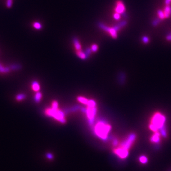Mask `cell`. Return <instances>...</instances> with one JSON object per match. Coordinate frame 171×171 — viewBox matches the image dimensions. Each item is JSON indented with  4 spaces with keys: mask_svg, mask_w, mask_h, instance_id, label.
<instances>
[{
    "mask_svg": "<svg viewBox=\"0 0 171 171\" xmlns=\"http://www.w3.org/2000/svg\"><path fill=\"white\" fill-rule=\"evenodd\" d=\"M110 129L111 126L110 125L103 122H100L96 126L95 132L99 137L103 139H106Z\"/></svg>",
    "mask_w": 171,
    "mask_h": 171,
    "instance_id": "1",
    "label": "cell"
},
{
    "mask_svg": "<svg viewBox=\"0 0 171 171\" xmlns=\"http://www.w3.org/2000/svg\"><path fill=\"white\" fill-rule=\"evenodd\" d=\"M45 113L47 115L56 119L61 123L64 124L66 122L64 114L58 109H48L46 110Z\"/></svg>",
    "mask_w": 171,
    "mask_h": 171,
    "instance_id": "2",
    "label": "cell"
},
{
    "mask_svg": "<svg viewBox=\"0 0 171 171\" xmlns=\"http://www.w3.org/2000/svg\"><path fill=\"white\" fill-rule=\"evenodd\" d=\"M165 118L164 116L159 113L155 114L152 119V124L154 125L159 130L162 127L165 126Z\"/></svg>",
    "mask_w": 171,
    "mask_h": 171,
    "instance_id": "3",
    "label": "cell"
},
{
    "mask_svg": "<svg viewBox=\"0 0 171 171\" xmlns=\"http://www.w3.org/2000/svg\"><path fill=\"white\" fill-rule=\"evenodd\" d=\"M136 137V136L135 134H131L128 137L121 143L120 147L128 150L135 140Z\"/></svg>",
    "mask_w": 171,
    "mask_h": 171,
    "instance_id": "4",
    "label": "cell"
},
{
    "mask_svg": "<svg viewBox=\"0 0 171 171\" xmlns=\"http://www.w3.org/2000/svg\"><path fill=\"white\" fill-rule=\"evenodd\" d=\"M98 26L102 30H103L104 31L109 33L113 38L116 39L117 37V31L114 28V27L110 28L101 22L98 23Z\"/></svg>",
    "mask_w": 171,
    "mask_h": 171,
    "instance_id": "5",
    "label": "cell"
},
{
    "mask_svg": "<svg viewBox=\"0 0 171 171\" xmlns=\"http://www.w3.org/2000/svg\"><path fill=\"white\" fill-rule=\"evenodd\" d=\"M86 112L87 117L89 120V123L90 124H92L94 122L95 116H96L97 113V108L96 107L93 108L88 107L87 109H86Z\"/></svg>",
    "mask_w": 171,
    "mask_h": 171,
    "instance_id": "6",
    "label": "cell"
},
{
    "mask_svg": "<svg viewBox=\"0 0 171 171\" xmlns=\"http://www.w3.org/2000/svg\"><path fill=\"white\" fill-rule=\"evenodd\" d=\"M117 6L115 8L116 13L118 14H123L125 11V7L123 3V2L121 1H118L116 3Z\"/></svg>",
    "mask_w": 171,
    "mask_h": 171,
    "instance_id": "7",
    "label": "cell"
},
{
    "mask_svg": "<svg viewBox=\"0 0 171 171\" xmlns=\"http://www.w3.org/2000/svg\"><path fill=\"white\" fill-rule=\"evenodd\" d=\"M160 133L156 132H155L151 138V141L154 143L158 144L160 140Z\"/></svg>",
    "mask_w": 171,
    "mask_h": 171,
    "instance_id": "8",
    "label": "cell"
},
{
    "mask_svg": "<svg viewBox=\"0 0 171 171\" xmlns=\"http://www.w3.org/2000/svg\"><path fill=\"white\" fill-rule=\"evenodd\" d=\"M73 42H74V44L75 47L76 49V50L78 51L80 50L81 47L80 44L78 40H77V39L76 38H74L73 39Z\"/></svg>",
    "mask_w": 171,
    "mask_h": 171,
    "instance_id": "9",
    "label": "cell"
},
{
    "mask_svg": "<svg viewBox=\"0 0 171 171\" xmlns=\"http://www.w3.org/2000/svg\"><path fill=\"white\" fill-rule=\"evenodd\" d=\"M32 88L34 91H38L40 89V86L39 83L37 81H34L32 83Z\"/></svg>",
    "mask_w": 171,
    "mask_h": 171,
    "instance_id": "10",
    "label": "cell"
},
{
    "mask_svg": "<svg viewBox=\"0 0 171 171\" xmlns=\"http://www.w3.org/2000/svg\"><path fill=\"white\" fill-rule=\"evenodd\" d=\"M10 68L7 67H4L1 63H0V72L3 73H8L10 71Z\"/></svg>",
    "mask_w": 171,
    "mask_h": 171,
    "instance_id": "11",
    "label": "cell"
},
{
    "mask_svg": "<svg viewBox=\"0 0 171 171\" xmlns=\"http://www.w3.org/2000/svg\"><path fill=\"white\" fill-rule=\"evenodd\" d=\"M77 55L80 58H81V59H85L86 58H87L88 57L87 55L86 54V53H84L81 50H78L77 52Z\"/></svg>",
    "mask_w": 171,
    "mask_h": 171,
    "instance_id": "12",
    "label": "cell"
},
{
    "mask_svg": "<svg viewBox=\"0 0 171 171\" xmlns=\"http://www.w3.org/2000/svg\"><path fill=\"white\" fill-rule=\"evenodd\" d=\"M42 98V94L40 92H38L35 95L34 100L36 102H39Z\"/></svg>",
    "mask_w": 171,
    "mask_h": 171,
    "instance_id": "13",
    "label": "cell"
},
{
    "mask_svg": "<svg viewBox=\"0 0 171 171\" xmlns=\"http://www.w3.org/2000/svg\"><path fill=\"white\" fill-rule=\"evenodd\" d=\"M77 100L81 103L85 104V105H87L88 103L89 100L85 98L82 97H79L77 98Z\"/></svg>",
    "mask_w": 171,
    "mask_h": 171,
    "instance_id": "14",
    "label": "cell"
},
{
    "mask_svg": "<svg viewBox=\"0 0 171 171\" xmlns=\"http://www.w3.org/2000/svg\"><path fill=\"white\" fill-rule=\"evenodd\" d=\"M26 96L24 94H18L16 97V99L17 101H22L24 99L26 98Z\"/></svg>",
    "mask_w": 171,
    "mask_h": 171,
    "instance_id": "15",
    "label": "cell"
},
{
    "mask_svg": "<svg viewBox=\"0 0 171 171\" xmlns=\"http://www.w3.org/2000/svg\"><path fill=\"white\" fill-rule=\"evenodd\" d=\"M140 162L143 164H145L148 162L147 158L144 155H142L139 157Z\"/></svg>",
    "mask_w": 171,
    "mask_h": 171,
    "instance_id": "16",
    "label": "cell"
},
{
    "mask_svg": "<svg viewBox=\"0 0 171 171\" xmlns=\"http://www.w3.org/2000/svg\"><path fill=\"white\" fill-rule=\"evenodd\" d=\"M87 105L88 106V107H91V108H93V107H95L96 105V102L93 100H89L88 101V103L87 104Z\"/></svg>",
    "mask_w": 171,
    "mask_h": 171,
    "instance_id": "17",
    "label": "cell"
},
{
    "mask_svg": "<svg viewBox=\"0 0 171 171\" xmlns=\"http://www.w3.org/2000/svg\"><path fill=\"white\" fill-rule=\"evenodd\" d=\"M33 27L37 30H40L42 28V25L40 23L36 22L33 23Z\"/></svg>",
    "mask_w": 171,
    "mask_h": 171,
    "instance_id": "18",
    "label": "cell"
},
{
    "mask_svg": "<svg viewBox=\"0 0 171 171\" xmlns=\"http://www.w3.org/2000/svg\"><path fill=\"white\" fill-rule=\"evenodd\" d=\"M13 5V1L12 0H7L6 2V6L8 8H10Z\"/></svg>",
    "mask_w": 171,
    "mask_h": 171,
    "instance_id": "19",
    "label": "cell"
},
{
    "mask_svg": "<svg viewBox=\"0 0 171 171\" xmlns=\"http://www.w3.org/2000/svg\"><path fill=\"white\" fill-rule=\"evenodd\" d=\"M91 49V50H92V51H93V52H96V51H97V50H98V46L97 45H96V44H93V45H92Z\"/></svg>",
    "mask_w": 171,
    "mask_h": 171,
    "instance_id": "20",
    "label": "cell"
},
{
    "mask_svg": "<svg viewBox=\"0 0 171 171\" xmlns=\"http://www.w3.org/2000/svg\"><path fill=\"white\" fill-rule=\"evenodd\" d=\"M20 65H13L11 66V68L14 70H16V69H19L20 68Z\"/></svg>",
    "mask_w": 171,
    "mask_h": 171,
    "instance_id": "21",
    "label": "cell"
},
{
    "mask_svg": "<svg viewBox=\"0 0 171 171\" xmlns=\"http://www.w3.org/2000/svg\"><path fill=\"white\" fill-rule=\"evenodd\" d=\"M52 108L53 109H58V103L56 101H54L52 103Z\"/></svg>",
    "mask_w": 171,
    "mask_h": 171,
    "instance_id": "22",
    "label": "cell"
},
{
    "mask_svg": "<svg viewBox=\"0 0 171 171\" xmlns=\"http://www.w3.org/2000/svg\"><path fill=\"white\" fill-rule=\"evenodd\" d=\"M114 18H115V20H118L119 19H120V15L119 14L116 13L114 14Z\"/></svg>",
    "mask_w": 171,
    "mask_h": 171,
    "instance_id": "23",
    "label": "cell"
},
{
    "mask_svg": "<svg viewBox=\"0 0 171 171\" xmlns=\"http://www.w3.org/2000/svg\"><path fill=\"white\" fill-rule=\"evenodd\" d=\"M91 49H90V48H88V49H87L86 50V54L87 55V57L91 53Z\"/></svg>",
    "mask_w": 171,
    "mask_h": 171,
    "instance_id": "24",
    "label": "cell"
},
{
    "mask_svg": "<svg viewBox=\"0 0 171 171\" xmlns=\"http://www.w3.org/2000/svg\"><path fill=\"white\" fill-rule=\"evenodd\" d=\"M143 41L145 43H147L149 41V40L148 39V38L144 37V38H143Z\"/></svg>",
    "mask_w": 171,
    "mask_h": 171,
    "instance_id": "25",
    "label": "cell"
},
{
    "mask_svg": "<svg viewBox=\"0 0 171 171\" xmlns=\"http://www.w3.org/2000/svg\"></svg>",
    "mask_w": 171,
    "mask_h": 171,
    "instance_id": "26",
    "label": "cell"
}]
</instances>
